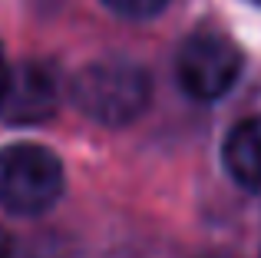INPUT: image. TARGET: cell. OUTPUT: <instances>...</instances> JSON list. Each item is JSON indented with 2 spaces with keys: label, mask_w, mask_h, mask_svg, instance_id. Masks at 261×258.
<instances>
[{
  "label": "cell",
  "mask_w": 261,
  "mask_h": 258,
  "mask_svg": "<svg viewBox=\"0 0 261 258\" xmlns=\"http://www.w3.org/2000/svg\"><path fill=\"white\" fill-rule=\"evenodd\" d=\"M0 258H17V239L4 225H0Z\"/></svg>",
  "instance_id": "cell-7"
},
{
  "label": "cell",
  "mask_w": 261,
  "mask_h": 258,
  "mask_svg": "<svg viewBox=\"0 0 261 258\" xmlns=\"http://www.w3.org/2000/svg\"><path fill=\"white\" fill-rule=\"evenodd\" d=\"M70 99L86 119L109 129L129 126L152 103V76L133 60H96L70 83Z\"/></svg>",
  "instance_id": "cell-1"
},
{
  "label": "cell",
  "mask_w": 261,
  "mask_h": 258,
  "mask_svg": "<svg viewBox=\"0 0 261 258\" xmlns=\"http://www.w3.org/2000/svg\"><path fill=\"white\" fill-rule=\"evenodd\" d=\"M7 70H10V66H7V57H4V46H0V83H4Z\"/></svg>",
  "instance_id": "cell-8"
},
{
  "label": "cell",
  "mask_w": 261,
  "mask_h": 258,
  "mask_svg": "<svg viewBox=\"0 0 261 258\" xmlns=\"http://www.w3.org/2000/svg\"><path fill=\"white\" fill-rule=\"evenodd\" d=\"M63 162L40 142L0 149V209L10 215H40L63 195Z\"/></svg>",
  "instance_id": "cell-2"
},
{
  "label": "cell",
  "mask_w": 261,
  "mask_h": 258,
  "mask_svg": "<svg viewBox=\"0 0 261 258\" xmlns=\"http://www.w3.org/2000/svg\"><path fill=\"white\" fill-rule=\"evenodd\" d=\"M102 4L113 13L126 17V20H152V17H159L172 0H102Z\"/></svg>",
  "instance_id": "cell-6"
},
{
  "label": "cell",
  "mask_w": 261,
  "mask_h": 258,
  "mask_svg": "<svg viewBox=\"0 0 261 258\" xmlns=\"http://www.w3.org/2000/svg\"><path fill=\"white\" fill-rule=\"evenodd\" d=\"M222 166L248 192H261V116L231 126L222 142Z\"/></svg>",
  "instance_id": "cell-5"
},
{
  "label": "cell",
  "mask_w": 261,
  "mask_h": 258,
  "mask_svg": "<svg viewBox=\"0 0 261 258\" xmlns=\"http://www.w3.org/2000/svg\"><path fill=\"white\" fill-rule=\"evenodd\" d=\"M242 66H245V57L235 46V40L215 30L189 37L175 60V73H178L182 90L192 99H202V103L222 99L235 86Z\"/></svg>",
  "instance_id": "cell-3"
},
{
  "label": "cell",
  "mask_w": 261,
  "mask_h": 258,
  "mask_svg": "<svg viewBox=\"0 0 261 258\" xmlns=\"http://www.w3.org/2000/svg\"><path fill=\"white\" fill-rule=\"evenodd\" d=\"M60 110V86L46 63H17L0 83V119L10 126L46 123Z\"/></svg>",
  "instance_id": "cell-4"
}]
</instances>
